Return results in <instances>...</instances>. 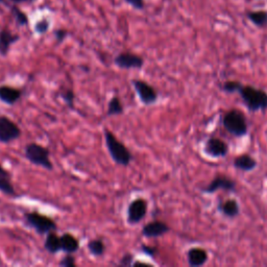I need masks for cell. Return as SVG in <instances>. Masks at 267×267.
Masks as SVG:
<instances>
[{"mask_svg": "<svg viewBox=\"0 0 267 267\" xmlns=\"http://www.w3.org/2000/svg\"><path fill=\"white\" fill-rule=\"evenodd\" d=\"M105 142H106V146L107 149L112 158V160L120 166H128L134 157L131 155V152L129 151V149L121 142L117 139V137L114 135L113 131L109 130V129H105Z\"/></svg>", "mask_w": 267, "mask_h": 267, "instance_id": "6da1fadb", "label": "cell"}, {"mask_svg": "<svg viewBox=\"0 0 267 267\" xmlns=\"http://www.w3.org/2000/svg\"><path fill=\"white\" fill-rule=\"evenodd\" d=\"M242 102L251 112L267 110V92L253 86H241L238 91Z\"/></svg>", "mask_w": 267, "mask_h": 267, "instance_id": "7a4b0ae2", "label": "cell"}, {"mask_svg": "<svg viewBox=\"0 0 267 267\" xmlns=\"http://www.w3.org/2000/svg\"><path fill=\"white\" fill-rule=\"evenodd\" d=\"M222 125L232 136L237 138L245 136L249 131L245 115L237 109H232L224 114L222 117Z\"/></svg>", "mask_w": 267, "mask_h": 267, "instance_id": "3957f363", "label": "cell"}, {"mask_svg": "<svg viewBox=\"0 0 267 267\" xmlns=\"http://www.w3.org/2000/svg\"><path fill=\"white\" fill-rule=\"evenodd\" d=\"M24 156L28 162L36 166H41L49 171L53 170V164L50 160V151L36 142L26 144L24 148Z\"/></svg>", "mask_w": 267, "mask_h": 267, "instance_id": "277c9868", "label": "cell"}, {"mask_svg": "<svg viewBox=\"0 0 267 267\" xmlns=\"http://www.w3.org/2000/svg\"><path fill=\"white\" fill-rule=\"evenodd\" d=\"M23 219L25 224L28 227L35 230L39 235H47L48 233L56 231L58 227L53 219L36 211L24 213Z\"/></svg>", "mask_w": 267, "mask_h": 267, "instance_id": "5b68a950", "label": "cell"}, {"mask_svg": "<svg viewBox=\"0 0 267 267\" xmlns=\"http://www.w3.org/2000/svg\"><path fill=\"white\" fill-rule=\"evenodd\" d=\"M22 135L19 125L6 115H0V143L10 144Z\"/></svg>", "mask_w": 267, "mask_h": 267, "instance_id": "8992f818", "label": "cell"}, {"mask_svg": "<svg viewBox=\"0 0 267 267\" xmlns=\"http://www.w3.org/2000/svg\"><path fill=\"white\" fill-rule=\"evenodd\" d=\"M147 208H148V204L146 199L142 197L134 199L127 207V211H126L127 223L134 225L142 221L147 214Z\"/></svg>", "mask_w": 267, "mask_h": 267, "instance_id": "52a82bcc", "label": "cell"}, {"mask_svg": "<svg viewBox=\"0 0 267 267\" xmlns=\"http://www.w3.org/2000/svg\"><path fill=\"white\" fill-rule=\"evenodd\" d=\"M131 85H132L134 89H135V91L140 99V102L143 105L151 106L157 103L159 95H158L157 90L151 85H149L145 81H141V80H132Z\"/></svg>", "mask_w": 267, "mask_h": 267, "instance_id": "ba28073f", "label": "cell"}, {"mask_svg": "<svg viewBox=\"0 0 267 267\" xmlns=\"http://www.w3.org/2000/svg\"><path fill=\"white\" fill-rule=\"evenodd\" d=\"M114 64L120 69H141L144 66V59L132 52H120L114 59Z\"/></svg>", "mask_w": 267, "mask_h": 267, "instance_id": "9c48e42d", "label": "cell"}, {"mask_svg": "<svg viewBox=\"0 0 267 267\" xmlns=\"http://www.w3.org/2000/svg\"><path fill=\"white\" fill-rule=\"evenodd\" d=\"M236 182L224 176H216L211 183L202 189L204 193H215L218 190H224L230 192H235L236 191Z\"/></svg>", "mask_w": 267, "mask_h": 267, "instance_id": "30bf717a", "label": "cell"}, {"mask_svg": "<svg viewBox=\"0 0 267 267\" xmlns=\"http://www.w3.org/2000/svg\"><path fill=\"white\" fill-rule=\"evenodd\" d=\"M170 231L169 225L161 220H154L146 223L141 231L142 236L145 238H158L164 236Z\"/></svg>", "mask_w": 267, "mask_h": 267, "instance_id": "8fae6325", "label": "cell"}, {"mask_svg": "<svg viewBox=\"0 0 267 267\" xmlns=\"http://www.w3.org/2000/svg\"><path fill=\"white\" fill-rule=\"evenodd\" d=\"M205 152L212 158H223L228 152V145L219 138H209L204 147Z\"/></svg>", "mask_w": 267, "mask_h": 267, "instance_id": "7c38bea8", "label": "cell"}, {"mask_svg": "<svg viewBox=\"0 0 267 267\" xmlns=\"http://www.w3.org/2000/svg\"><path fill=\"white\" fill-rule=\"evenodd\" d=\"M20 40V36L13 33L9 28L5 27L0 30V55L7 56L10 52L11 46Z\"/></svg>", "mask_w": 267, "mask_h": 267, "instance_id": "4fadbf2b", "label": "cell"}, {"mask_svg": "<svg viewBox=\"0 0 267 267\" xmlns=\"http://www.w3.org/2000/svg\"><path fill=\"white\" fill-rule=\"evenodd\" d=\"M22 95L23 92L20 89L7 85L0 86V102H3L8 106H13L17 104L21 99Z\"/></svg>", "mask_w": 267, "mask_h": 267, "instance_id": "5bb4252c", "label": "cell"}, {"mask_svg": "<svg viewBox=\"0 0 267 267\" xmlns=\"http://www.w3.org/2000/svg\"><path fill=\"white\" fill-rule=\"evenodd\" d=\"M208 253L200 247H192L187 253V260L191 267H200L208 262Z\"/></svg>", "mask_w": 267, "mask_h": 267, "instance_id": "9a60e30c", "label": "cell"}, {"mask_svg": "<svg viewBox=\"0 0 267 267\" xmlns=\"http://www.w3.org/2000/svg\"><path fill=\"white\" fill-rule=\"evenodd\" d=\"M0 192L9 196H17V191L12 183V175L2 164H0Z\"/></svg>", "mask_w": 267, "mask_h": 267, "instance_id": "2e32d148", "label": "cell"}, {"mask_svg": "<svg viewBox=\"0 0 267 267\" xmlns=\"http://www.w3.org/2000/svg\"><path fill=\"white\" fill-rule=\"evenodd\" d=\"M218 210L228 218H235L240 214V207L235 198H228L218 205Z\"/></svg>", "mask_w": 267, "mask_h": 267, "instance_id": "e0dca14e", "label": "cell"}, {"mask_svg": "<svg viewBox=\"0 0 267 267\" xmlns=\"http://www.w3.org/2000/svg\"><path fill=\"white\" fill-rule=\"evenodd\" d=\"M62 252L66 254H74L80 250V242L71 233H64L61 236Z\"/></svg>", "mask_w": 267, "mask_h": 267, "instance_id": "ac0fdd59", "label": "cell"}, {"mask_svg": "<svg viewBox=\"0 0 267 267\" xmlns=\"http://www.w3.org/2000/svg\"><path fill=\"white\" fill-rule=\"evenodd\" d=\"M257 161L250 155H240L234 160V167L242 171H252L257 167Z\"/></svg>", "mask_w": 267, "mask_h": 267, "instance_id": "d6986e66", "label": "cell"}, {"mask_svg": "<svg viewBox=\"0 0 267 267\" xmlns=\"http://www.w3.org/2000/svg\"><path fill=\"white\" fill-rule=\"evenodd\" d=\"M44 249L52 255L58 254L59 252L62 251V245H61V236H59L55 233V231H52L48 233L45 238L44 242Z\"/></svg>", "mask_w": 267, "mask_h": 267, "instance_id": "ffe728a7", "label": "cell"}, {"mask_svg": "<svg viewBox=\"0 0 267 267\" xmlns=\"http://www.w3.org/2000/svg\"><path fill=\"white\" fill-rule=\"evenodd\" d=\"M249 20L258 27L267 26V11H252L246 14Z\"/></svg>", "mask_w": 267, "mask_h": 267, "instance_id": "44dd1931", "label": "cell"}, {"mask_svg": "<svg viewBox=\"0 0 267 267\" xmlns=\"http://www.w3.org/2000/svg\"><path fill=\"white\" fill-rule=\"evenodd\" d=\"M123 112H124V107L121 103L120 98L117 96L112 97L108 104L107 115L108 116H118V115L123 114Z\"/></svg>", "mask_w": 267, "mask_h": 267, "instance_id": "7402d4cb", "label": "cell"}, {"mask_svg": "<svg viewBox=\"0 0 267 267\" xmlns=\"http://www.w3.org/2000/svg\"><path fill=\"white\" fill-rule=\"evenodd\" d=\"M88 251L94 257H102L105 255L106 245L103 240L92 239L88 242Z\"/></svg>", "mask_w": 267, "mask_h": 267, "instance_id": "603a6c76", "label": "cell"}, {"mask_svg": "<svg viewBox=\"0 0 267 267\" xmlns=\"http://www.w3.org/2000/svg\"><path fill=\"white\" fill-rule=\"evenodd\" d=\"M65 105L68 107L70 110L74 109V103H75V94L73 90L71 89H65L61 94Z\"/></svg>", "mask_w": 267, "mask_h": 267, "instance_id": "cb8c5ba5", "label": "cell"}, {"mask_svg": "<svg viewBox=\"0 0 267 267\" xmlns=\"http://www.w3.org/2000/svg\"><path fill=\"white\" fill-rule=\"evenodd\" d=\"M11 11H12V14H13V16L15 18L16 23L19 26H26V25H28V18H27V16L19 8H17L16 6H13Z\"/></svg>", "mask_w": 267, "mask_h": 267, "instance_id": "d4e9b609", "label": "cell"}, {"mask_svg": "<svg viewBox=\"0 0 267 267\" xmlns=\"http://www.w3.org/2000/svg\"><path fill=\"white\" fill-rule=\"evenodd\" d=\"M242 84L237 81H226L222 84V90L226 93H238Z\"/></svg>", "mask_w": 267, "mask_h": 267, "instance_id": "484cf974", "label": "cell"}, {"mask_svg": "<svg viewBox=\"0 0 267 267\" xmlns=\"http://www.w3.org/2000/svg\"><path fill=\"white\" fill-rule=\"evenodd\" d=\"M49 28H50V21L46 18L38 21L35 24V27H33L35 32L38 33V35H44V33H46L49 30Z\"/></svg>", "mask_w": 267, "mask_h": 267, "instance_id": "4316f807", "label": "cell"}, {"mask_svg": "<svg viewBox=\"0 0 267 267\" xmlns=\"http://www.w3.org/2000/svg\"><path fill=\"white\" fill-rule=\"evenodd\" d=\"M61 267H75L77 262L75 258L72 256V254H67L59 263Z\"/></svg>", "mask_w": 267, "mask_h": 267, "instance_id": "83f0119b", "label": "cell"}, {"mask_svg": "<svg viewBox=\"0 0 267 267\" xmlns=\"http://www.w3.org/2000/svg\"><path fill=\"white\" fill-rule=\"evenodd\" d=\"M54 38L56 40L58 43H62L65 41V39L67 38V36H68V31H67L66 29H63V28H59V29H55L54 32Z\"/></svg>", "mask_w": 267, "mask_h": 267, "instance_id": "f1b7e54d", "label": "cell"}, {"mask_svg": "<svg viewBox=\"0 0 267 267\" xmlns=\"http://www.w3.org/2000/svg\"><path fill=\"white\" fill-rule=\"evenodd\" d=\"M132 264H134V255L127 253V254H125L121 257L118 265H120V266H131Z\"/></svg>", "mask_w": 267, "mask_h": 267, "instance_id": "f546056e", "label": "cell"}, {"mask_svg": "<svg viewBox=\"0 0 267 267\" xmlns=\"http://www.w3.org/2000/svg\"><path fill=\"white\" fill-rule=\"evenodd\" d=\"M124 2H125L127 5H129L130 7H132L134 9L139 10V11L143 10L144 7H145L144 0H124Z\"/></svg>", "mask_w": 267, "mask_h": 267, "instance_id": "4dcf8cb0", "label": "cell"}, {"mask_svg": "<svg viewBox=\"0 0 267 267\" xmlns=\"http://www.w3.org/2000/svg\"><path fill=\"white\" fill-rule=\"evenodd\" d=\"M141 251L146 254L147 256L149 257H155V255L158 253V249L155 247V246H149V245H145V244H142L141 245Z\"/></svg>", "mask_w": 267, "mask_h": 267, "instance_id": "1f68e13d", "label": "cell"}, {"mask_svg": "<svg viewBox=\"0 0 267 267\" xmlns=\"http://www.w3.org/2000/svg\"><path fill=\"white\" fill-rule=\"evenodd\" d=\"M13 4H32L35 3L36 0H10Z\"/></svg>", "mask_w": 267, "mask_h": 267, "instance_id": "d6a6232c", "label": "cell"}]
</instances>
